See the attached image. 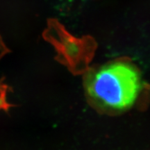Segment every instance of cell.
<instances>
[{"label": "cell", "instance_id": "cell-2", "mask_svg": "<svg viewBox=\"0 0 150 150\" xmlns=\"http://www.w3.org/2000/svg\"><path fill=\"white\" fill-rule=\"evenodd\" d=\"M42 36L55 48L57 52L56 60L73 71L81 64H85L95 48L93 38H75L57 19H49Z\"/></svg>", "mask_w": 150, "mask_h": 150}, {"label": "cell", "instance_id": "cell-4", "mask_svg": "<svg viewBox=\"0 0 150 150\" xmlns=\"http://www.w3.org/2000/svg\"><path fill=\"white\" fill-rule=\"evenodd\" d=\"M10 52L9 49L6 46V45L4 42V41L1 38V35H0V59L3 57L5 54Z\"/></svg>", "mask_w": 150, "mask_h": 150}, {"label": "cell", "instance_id": "cell-3", "mask_svg": "<svg viewBox=\"0 0 150 150\" xmlns=\"http://www.w3.org/2000/svg\"><path fill=\"white\" fill-rule=\"evenodd\" d=\"M9 91V86L2 80H0V110H8L12 106L7 99V93Z\"/></svg>", "mask_w": 150, "mask_h": 150}, {"label": "cell", "instance_id": "cell-1", "mask_svg": "<svg viewBox=\"0 0 150 150\" xmlns=\"http://www.w3.org/2000/svg\"><path fill=\"white\" fill-rule=\"evenodd\" d=\"M142 87L141 75L131 62L115 61L97 67L84 79V88L94 106L108 112H122L134 106Z\"/></svg>", "mask_w": 150, "mask_h": 150}]
</instances>
